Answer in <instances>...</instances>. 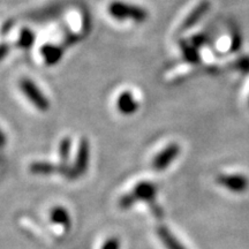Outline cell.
Segmentation results:
<instances>
[{
  "label": "cell",
  "mask_w": 249,
  "mask_h": 249,
  "mask_svg": "<svg viewBox=\"0 0 249 249\" xmlns=\"http://www.w3.org/2000/svg\"><path fill=\"white\" fill-rule=\"evenodd\" d=\"M157 197V186L151 181H141L136 183L132 191L124 194L118 201V207L121 210H128L136 204V202L144 201L149 207L156 204Z\"/></svg>",
  "instance_id": "cell-1"
},
{
  "label": "cell",
  "mask_w": 249,
  "mask_h": 249,
  "mask_svg": "<svg viewBox=\"0 0 249 249\" xmlns=\"http://www.w3.org/2000/svg\"><path fill=\"white\" fill-rule=\"evenodd\" d=\"M107 12L117 20H132L136 23L145 22L149 17L148 12L141 6L124 1H112L107 6Z\"/></svg>",
  "instance_id": "cell-2"
},
{
  "label": "cell",
  "mask_w": 249,
  "mask_h": 249,
  "mask_svg": "<svg viewBox=\"0 0 249 249\" xmlns=\"http://www.w3.org/2000/svg\"><path fill=\"white\" fill-rule=\"evenodd\" d=\"M90 160V145L88 140L82 138L80 141L79 149H77L75 160H74L73 166L68 167L67 173L65 174L67 179L70 180H77L81 177L85 176L89 166Z\"/></svg>",
  "instance_id": "cell-3"
},
{
  "label": "cell",
  "mask_w": 249,
  "mask_h": 249,
  "mask_svg": "<svg viewBox=\"0 0 249 249\" xmlns=\"http://www.w3.org/2000/svg\"><path fill=\"white\" fill-rule=\"evenodd\" d=\"M20 88L24 93V96L29 99L34 107H37L42 112L49 110V99L45 97L44 93L40 91V89L35 85L34 81H31L30 79H22L20 81Z\"/></svg>",
  "instance_id": "cell-4"
},
{
  "label": "cell",
  "mask_w": 249,
  "mask_h": 249,
  "mask_svg": "<svg viewBox=\"0 0 249 249\" xmlns=\"http://www.w3.org/2000/svg\"><path fill=\"white\" fill-rule=\"evenodd\" d=\"M180 154V145L178 143H170L166 145L160 154L156 155L155 158L152 160V169L158 172L166 170L174 160H177Z\"/></svg>",
  "instance_id": "cell-5"
},
{
  "label": "cell",
  "mask_w": 249,
  "mask_h": 249,
  "mask_svg": "<svg viewBox=\"0 0 249 249\" xmlns=\"http://www.w3.org/2000/svg\"><path fill=\"white\" fill-rule=\"evenodd\" d=\"M218 185L232 193H244L248 189L249 180L244 174H222L217 178Z\"/></svg>",
  "instance_id": "cell-6"
},
{
  "label": "cell",
  "mask_w": 249,
  "mask_h": 249,
  "mask_svg": "<svg viewBox=\"0 0 249 249\" xmlns=\"http://www.w3.org/2000/svg\"><path fill=\"white\" fill-rule=\"evenodd\" d=\"M209 9H210L209 1H207V0L201 1L200 4H198L194 9H193L191 13L187 15L185 21H183L181 27H180L181 28V30L191 29L193 26H195V24L197 23L198 21H200L201 18L208 13V12H209Z\"/></svg>",
  "instance_id": "cell-7"
},
{
  "label": "cell",
  "mask_w": 249,
  "mask_h": 249,
  "mask_svg": "<svg viewBox=\"0 0 249 249\" xmlns=\"http://www.w3.org/2000/svg\"><path fill=\"white\" fill-rule=\"evenodd\" d=\"M117 108L124 116H130L135 113L139 108L138 102L133 97L130 91H124L117 98Z\"/></svg>",
  "instance_id": "cell-8"
},
{
  "label": "cell",
  "mask_w": 249,
  "mask_h": 249,
  "mask_svg": "<svg viewBox=\"0 0 249 249\" xmlns=\"http://www.w3.org/2000/svg\"><path fill=\"white\" fill-rule=\"evenodd\" d=\"M30 172L37 176H49V174L60 173L64 174V169L60 164L54 165L49 161H34L29 167Z\"/></svg>",
  "instance_id": "cell-9"
},
{
  "label": "cell",
  "mask_w": 249,
  "mask_h": 249,
  "mask_svg": "<svg viewBox=\"0 0 249 249\" xmlns=\"http://www.w3.org/2000/svg\"><path fill=\"white\" fill-rule=\"evenodd\" d=\"M157 235L160 236L161 244L164 245V247L166 249H186L166 226L158 227Z\"/></svg>",
  "instance_id": "cell-10"
},
{
  "label": "cell",
  "mask_w": 249,
  "mask_h": 249,
  "mask_svg": "<svg viewBox=\"0 0 249 249\" xmlns=\"http://www.w3.org/2000/svg\"><path fill=\"white\" fill-rule=\"evenodd\" d=\"M50 219L53 224L64 227V229H70L71 220V214L68 213V210L64 207H54L53 209L50 213Z\"/></svg>",
  "instance_id": "cell-11"
},
{
  "label": "cell",
  "mask_w": 249,
  "mask_h": 249,
  "mask_svg": "<svg viewBox=\"0 0 249 249\" xmlns=\"http://www.w3.org/2000/svg\"><path fill=\"white\" fill-rule=\"evenodd\" d=\"M71 138H64L61 140L60 145H59V157H60V164L61 167L64 169V174L62 176L65 177V174L67 173L68 171V160H70V155H71Z\"/></svg>",
  "instance_id": "cell-12"
},
{
  "label": "cell",
  "mask_w": 249,
  "mask_h": 249,
  "mask_svg": "<svg viewBox=\"0 0 249 249\" xmlns=\"http://www.w3.org/2000/svg\"><path fill=\"white\" fill-rule=\"evenodd\" d=\"M42 54L48 64H54L61 58V50L54 45H44L42 49Z\"/></svg>",
  "instance_id": "cell-13"
},
{
  "label": "cell",
  "mask_w": 249,
  "mask_h": 249,
  "mask_svg": "<svg viewBox=\"0 0 249 249\" xmlns=\"http://www.w3.org/2000/svg\"><path fill=\"white\" fill-rule=\"evenodd\" d=\"M181 49H182V52H183V57L186 58L187 61H191V62H197L198 61V59H200V54H198L196 46L183 44L181 46Z\"/></svg>",
  "instance_id": "cell-14"
},
{
  "label": "cell",
  "mask_w": 249,
  "mask_h": 249,
  "mask_svg": "<svg viewBox=\"0 0 249 249\" xmlns=\"http://www.w3.org/2000/svg\"><path fill=\"white\" fill-rule=\"evenodd\" d=\"M34 39H35L34 34L31 33L30 30L24 29V30H22V33H21V36H20V38H18V44L20 45L21 48L28 49V48H30V45L34 43Z\"/></svg>",
  "instance_id": "cell-15"
},
{
  "label": "cell",
  "mask_w": 249,
  "mask_h": 249,
  "mask_svg": "<svg viewBox=\"0 0 249 249\" xmlns=\"http://www.w3.org/2000/svg\"><path fill=\"white\" fill-rule=\"evenodd\" d=\"M233 67L236 71H241V73L247 74L249 73V55H244V57L238 58L233 62Z\"/></svg>",
  "instance_id": "cell-16"
},
{
  "label": "cell",
  "mask_w": 249,
  "mask_h": 249,
  "mask_svg": "<svg viewBox=\"0 0 249 249\" xmlns=\"http://www.w3.org/2000/svg\"><path fill=\"white\" fill-rule=\"evenodd\" d=\"M121 242L119 240V238L117 236H111V238L107 239V241L103 244L101 249H120Z\"/></svg>",
  "instance_id": "cell-17"
},
{
  "label": "cell",
  "mask_w": 249,
  "mask_h": 249,
  "mask_svg": "<svg viewBox=\"0 0 249 249\" xmlns=\"http://www.w3.org/2000/svg\"><path fill=\"white\" fill-rule=\"evenodd\" d=\"M241 44H242V39L241 36L239 34H234L232 37V42H231V51L232 52H236L241 49Z\"/></svg>",
  "instance_id": "cell-18"
},
{
  "label": "cell",
  "mask_w": 249,
  "mask_h": 249,
  "mask_svg": "<svg viewBox=\"0 0 249 249\" xmlns=\"http://www.w3.org/2000/svg\"><path fill=\"white\" fill-rule=\"evenodd\" d=\"M207 40H208V37L205 35H198L193 39V44H194V46H196V48H198V46H202L203 44H205Z\"/></svg>",
  "instance_id": "cell-19"
},
{
  "label": "cell",
  "mask_w": 249,
  "mask_h": 249,
  "mask_svg": "<svg viewBox=\"0 0 249 249\" xmlns=\"http://www.w3.org/2000/svg\"><path fill=\"white\" fill-rule=\"evenodd\" d=\"M8 51H9L8 45H6V44L0 45V60H1V59H4L6 55H7Z\"/></svg>",
  "instance_id": "cell-20"
},
{
  "label": "cell",
  "mask_w": 249,
  "mask_h": 249,
  "mask_svg": "<svg viewBox=\"0 0 249 249\" xmlns=\"http://www.w3.org/2000/svg\"><path fill=\"white\" fill-rule=\"evenodd\" d=\"M5 144H6V135L4 134V132L0 129V148L4 147Z\"/></svg>",
  "instance_id": "cell-21"
}]
</instances>
